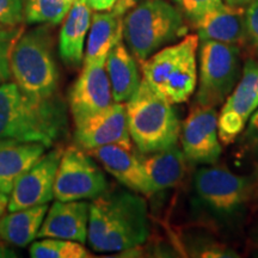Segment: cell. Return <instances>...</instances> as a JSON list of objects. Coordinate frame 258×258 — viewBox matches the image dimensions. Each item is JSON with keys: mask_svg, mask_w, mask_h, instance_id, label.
<instances>
[{"mask_svg": "<svg viewBox=\"0 0 258 258\" xmlns=\"http://www.w3.org/2000/svg\"><path fill=\"white\" fill-rule=\"evenodd\" d=\"M69 116L60 97L31 96L16 83L0 84V140L38 143L47 148L66 137Z\"/></svg>", "mask_w": 258, "mask_h": 258, "instance_id": "6da1fadb", "label": "cell"}, {"mask_svg": "<svg viewBox=\"0 0 258 258\" xmlns=\"http://www.w3.org/2000/svg\"><path fill=\"white\" fill-rule=\"evenodd\" d=\"M150 234L146 201L129 191H106L90 203L88 241L96 252H121Z\"/></svg>", "mask_w": 258, "mask_h": 258, "instance_id": "7a4b0ae2", "label": "cell"}, {"mask_svg": "<svg viewBox=\"0 0 258 258\" xmlns=\"http://www.w3.org/2000/svg\"><path fill=\"white\" fill-rule=\"evenodd\" d=\"M129 134L143 154L177 145L180 122L172 104L158 95L145 79L125 102Z\"/></svg>", "mask_w": 258, "mask_h": 258, "instance_id": "3957f363", "label": "cell"}, {"mask_svg": "<svg viewBox=\"0 0 258 258\" xmlns=\"http://www.w3.org/2000/svg\"><path fill=\"white\" fill-rule=\"evenodd\" d=\"M180 11L165 0H144L123 17L127 48L143 63L166 43L186 34Z\"/></svg>", "mask_w": 258, "mask_h": 258, "instance_id": "277c9868", "label": "cell"}, {"mask_svg": "<svg viewBox=\"0 0 258 258\" xmlns=\"http://www.w3.org/2000/svg\"><path fill=\"white\" fill-rule=\"evenodd\" d=\"M9 66L14 82L29 95L40 98L55 95L59 72L47 27L18 35L10 49Z\"/></svg>", "mask_w": 258, "mask_h": 258, "instance_id": "5b68a950", "label": "cell"}, {"mask_svg": "<svg viewBox=\"0 0 258 258\" xmlns=\"http://www.w3.org/2000/svg\"><path fill=\"white\" fill-rule=\"evenodd\" d=\"M198 35H188L178 43L156 51L143 66L144 79L171 104L188 101L198 84Z\"/></svg>", "mask_w": 258, "mask_h": 258, "instance_id": "8992f818", "label": "cell"}, {"mask_svg": "<svg viewBox=\"0 0 258 258\" xmlns=\"http://www.w3.org/2000/svg\"><path fill=\"white\" fill-rule=\"evenodd\" d=\"M239 67L238 46L217 41H202L196 103L211 108L222 104L238 83Z\"/></svg>", "mask_w": 258, "mask_h": 258, "instance_id": "52a82bcc", "label": "cell"}, {"mask_svg": "<svg viewBox=\"0 0 258 258\" xmlns=\"http://www.w3.org/2000/svg\"><path fill=\"white\" fill-rule=\"evenodd\" d=\"M106 189L104 172L90 154L78 146L63 151L54 184V198L59 201L93 200Z\"/></svg>", "mask_w": 258, "mask_h": 258, "instance_id": "ba28073f", "label": "cell"}, {"mask_svg": "<svg viewBox=\"0 0 258 258\" xmlns=\"http://www.w3.org/2000/svg\"><path fill=\"white\" fill-rule=\"evenodd\" d=\"M258 109V62L249 60L244 64L240 80L226 98L219 114V138L230 144L239 135Z\"/></svg>", "mask_w": 258, "mask_h": 258, "instance_id": "9c48e42d", "label": "cell"}, {"mask_svg": "<svg viewBox=\"0 0 258 258\" xmlns=\"http://www.w3.org/2000/svg\"><path fill=\"white\" fill-rule=\"evenodd\" d=\"M63 150L54 148L44 153L19 178L10 192L8 211L47 205L54 198V184Z\"/></svg>", "mask_w": 258, "mask_h": 258, "instance_id": "30bf717a", "label": "cell"}, {"mask_svg": "<svg viewBox=\"0 0 258 258\" xmlns=\"http://www.w3.org/2000/svg\"><path fill=\"white\" fill-rule=\"evenodd\" d=\"M251 184L246 177L235 175L222 167H205L195 175V189L208 207L230 214L243 205Z\"/></svg>", "mask_w": 258, "mask_h": 258, "instance_id": "8fae6325", "label": "cell"}, {"mask_svg": "<svg viewBox=\"0 0 258 258\" xmlns=\"http://www.w3.org/2000/svg\"><path fill=\"white\" fill-rule=\"evenodd\" d=\"M73 139L85 152L108 145L133 147L124 103L114 102L104 110L76 124Z\"/></svg>", "mask_w": 258, "mask_h": 258, "instance_id": "7c38bea8", "label": "cell"}, {"mask_svg": "<svg viewBox=\"0 0 258 258\" xmlns=\"http://www.w3.org/2000/svg\"><path fill=\"white\" fill-rule=\"evenodd\" d=\"M217 109L199 105L194 108L180 129L183 153L194 163L214 164L221 154Z\"/></svg>", "mask_w": 258, "mask_h": 258, "instance_id": "4fadbf2b", "label": "cell"}, {"mask_svg": "<svg viewBox=\"0 0 258 258\" xmlns=\"http://www.w3.org/2000/svg\"><path fill=\"white\" fill-rule=\"evenodd\" d=\"M114 103L105 63L84 64L70 91L69 105L74 124L104 110Z\"/></svg>", "mask_w": 258, "mask_h": 258, "instance_id": "5bb4252c", "label": "cell"}, {"mask_svg": "<svg viewBox=\"0 0 258 258\" xmlns=\"http://www.w3.org/2000/svg\"><path fill=\"white\" fill-rule=\"evenodd\" d=\"M90 203L56 200L48 209L37 238H60L79 241L88 240Z\"/></svg>", "mask_w": 258, "mask_h": 258, "instance_id": "9a60e30c", "label": "cell"}, {"mask_svg": "<svg viewBox=\"0 0 258 258\" xmlns=\"http://www.w3.org/2000/svg\"><path fill=\"white\" fill-rule=\"evenodd\" d=\"M86 153L99 161L101 165L121 184L144 195L152 194L141 158L133 152V147L108 145L86 151Z\"/></svg>", "mask_w": 258, "mask_h": 258, "instance_id": "2e32d148", "label": "cell"}, {"mask_svg": "<svg viewBox=\"0 0 258 258\" xmlns=\"http://www.w3.org/2000/svg\"><path fill=\"white\" fill-rule=\"evenodd\" d=\"M200 41H217L222 43H243L246 35L245 8L222 4L194 22Z\"/></svg>", "mask_w": 258, "mask_h": 258, "instance_id": "e0dca14e", "label": "cell"}, {"mask_svg": "<svg viewBox=\"0 0 258 258\" xmlns=\"http://www.w3.org/2000/svg\"><path fill=\"white\" fill-rule=\"evenodd\" d=\"M91 18L92 9L88 0H76L62 21L59 34V54L67 66L76 69L84 62V44Z\"/></svg>", "mask_w": 258, "mask_h": 258, "instance_id": "ac0fdd59", "label": "cell"}, {"mask_svg": "<svg viewBox=\"0 0 258 258\" xmlns=\"http://www.w3.org/2000/svg\"><path fill=\"white\" fill-rule=\"evenodd\" d=\"M38 143L0 140V192L10 195L16 182L46 153Z\"/></svg>", "mask_w": 258, "mask_h": 258, "instance_id": "d6986e66", "label": "cell"}, {"mask_svg": "<svg viewBox=\"0 0 258 258\" xmlns=\"http://www.w3.org/2000/svg\"><path fill=\"white\" fill-rule=\"evenodd\" d=\"M122 40L123 16L112 11H96L91 18L84 64L105 63L109 51Z\"/></svg>", "mask_w": 258, "mask_h": 258, "instance_id": "ffe728a7", "label": "cell"}, {"mask_svg": "<svg viewBox=\"0 0 258 258\" xmlns=\"http://www.w3.org/2000/svg\"><path fill=\"white\" fill-rule=\"evenodd\" d=\"M105 70L110 82L114 102H127L137 92L141 80L137 60L123 41L118 42L108 53Z\"/></svg>", "mask_w": 258, "mask_h": 258, "instance_id": "44dd1931", "label": "cell"}, {"mask_svg": "<svg viewBox=\"0 0 258 258\" xmlns=\"http://www.w3.org/2000/svg\"><path fill=\"white\" fill-rule=\"evenodd\" d=\"M141 163L152 194L177 185L185 173V156L177 145L146 154Z\"/></svg>", "mask_w": 258, "mask_h": 258, "instance_id": "7402d4cb", "label": "cell"}, {"mask_svg": "<svg viewBox=\"0 0 258 258\" xmlns=\"http://www.w3.org/2000/svg\"><path fill=\"white\" fill-rule=\"evenodd\" d=\"M47 212V205L9 212L0 219V238L16 246H28L37 238Z\"/></svg>", "mask_w": 258, "mask_h": 258, "instance_id": "603a6c76", "label": "cell"}, {"mask_svg": "<svg viewBox=\"0 0 258 258\" xmlns=\"http://www.w3.org/2000/svg\"><path fill=\"white\" fill-rule=\"evenodd\" d=\"M72 4L67 0H25L24 22L28 24L62 23Z\"/></svg>", "mask_w": 258, "mask_h": 258, "instance_id": "cb8c5ba5", "label": "cell"}, {"mask_svg": "<svg viewBox=\"0 0 258 258\" xmlns=\"http://www.w3.org/2000/svg\"><path fill=\"white\" fill-rule=\"evenodd\" d=\"M32 258H85L91 257L82 243L60 238H44L30 245Z\"/></svg>", "mask_w": 258, "mask_h": 258, "instance_id": "d4e9b609", "label": "cell"}, {"mask_svg": "<svg viewBox=\"0 0 258 258\" xmlns=\"http://www.w3.org/2000/svg\"><path fill=\"white\" fill-rule=\"evenodd\" d=\"M173 2L178 6L179 11L192 23L224 4L222 0H173Z\"/></svg>", "mask_w": 258, "mask_h": 258, "instance_id": "484cf974", "label": "cell"}, {"mask_svg": "<svg viewBox=\"0 0 258 258\" xmlns=\"http://www.w3.org/2000/svg\"><path fill=\"white\" fill-rule=\"evenodd\" d=\"M25 0H0V24L15 28L24 22Z\"/></svg>", "mask_w": 258, "mask_h": 258, "instance_id": "4316f807", "label": "cell"}, {"mask_svg": "<svg viewBox=\"0 0 258 258\" xmlns=\"http://www.w3.org/2000/svg\"><path fill=\"white\" fill-rule=\"evenodd\" d=\"M245 24L247 37L258 53V0H254L245 9Z\"/></svg>", "mask_w": 258, "mask_h": 258, "instance_id": "83f0119b", "label": "cell"}, {"mask_svg": "<svg viewBox=\"0 0 258 258\" xmlns=\"http://www.w3.org/2000/svg\"><path fill=\"white\" fill-rule=\"evenodd\" d=\"M15 40L10 41L8 43L3 44V46L0 47V84L8 82V80L11 78V72H10V66H9V54Z\"/></svg>", "mask_w": 258, "mask_h": 258, "instance_id": "f1b7e54d", "label": "cell"}, {"mask_svg": "<svg viewBox=\"0 0 258 258\" xmlns=\"http://www.w3.org/2000/svg\"><path fill=\"white\" fill-rule=\"evenodd\" d=\"M141 2H144V0H117L111 11L115 12L116 15L124 16L129 10L133 9L134 6H137Z\"/></svg>", "mask_w": 258, "mask_h": 258, "instance_id": "f546056e", "label": "cell"}, {"mask_svg": "<svg viewBox=\"0 0 258 258\" xmlns=\"http://www.w3.org/2000/svg\"><path fill=\"white\" fill-rule=\"evenodd\" d=\"M117 0H88L93 11H111Z\"/></svg>", "mask_w": 258, "mask_h": 258, "instance_id": "4dcf8cb0", "label": "cell"}, {"mask_svg": "<svg viewBox=\"0 0 258 258\" xmlns=\"http://www.w3.org/2000/svg\"><path fill=\"white\" fill-rule=\"evenodd\" d=\"M18 35H19V32L17 34V30H15L14 28H11V29H9V30L2 32V34H0V47H2L3 44L8 43V42H10V41L15 40Z\"/></svg>", "mask_w": 258, "mask_h": 258, "instance_id": "1f68e13d", "label": "cell"}, {"mask_svg": "<svg viewBox=\"0 0 258 258\" xmlns=\"http://www.w3.org/2000/svg\"><path fill=\"white\" fill-rule=\"evenodd\" d=\"M227 5L235 6V8H246L254 0H224Z\"/></svg>", "mask_w": 258, "mask_h": 258, "instance_id": "d6a6232c", "label": "cell"}, {"mask_svg": "<svg viewBox=\"0 0 258 258\" xmlns=\"http://www.w3.org/2000/svg\"><path fill=\"white\" fill-rule=\"evenodd\" d=\"M9 205V198L6 194L0 192V219H2L3 215H4L5 209L8 208Z\"/></svg>", "mask_w": 258, "mask_h": 258, "instance_id": "836d02e7", "label": "cell"}, {"mask_svg": "<svg viewBox=\"0 0 258 258\" xmlns=\"http://www.w3.org/2000/svg\"><path fill=\"white\" fill-rule=\"evenodd\" d=\"M250 129L258 137V109L253 112V115L250 118Z\"/></svg>", "mask_w": 258, "mask_h": 258, "instance_id": "e575fe53", "label": "cell"}, {"mask_svg": "<svg viewBox=\"0 0 258 258\" xmlns=\"http://www.w3.org/2000/svg\"><path fill=\"white\" fill-rule=\"evenodd\" d=\"M9 29H11V28H8V27H5V25L0 24V34H2V32L6 31V30H9Z\"/></svg>", "mask_w": 258, "mask_h": 258, "instance_id": "d590c367", "label": "cell"}, {"mask_svg": "<svg viewBox=\"0 0 258 258\" xmlns=\"http://www.w3.org/2000/svg\"><path fill=\"white\" fill-rule=\"evenodd\" d=\"M67 2H69V3H71V4H73V3H74V2H76V0H67Z\"/></svg>", "mask_w": 258, "mask_h": 258, "instance_id": "8d00e7d4", "label": "cell"}]
</instances>
